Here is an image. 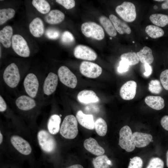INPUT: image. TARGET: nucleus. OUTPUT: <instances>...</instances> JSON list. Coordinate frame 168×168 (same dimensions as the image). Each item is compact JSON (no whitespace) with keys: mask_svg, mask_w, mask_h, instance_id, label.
<instances>
[{"mask_svg":"<svg viewBox=\"0 0 168 168\" xmlns=\"http://www.w3.org/2000/svg\"><path fill=\"white\" fill-rule=\"evenodd\" d=\"M65 15L61 11L57 9L51 10L45 18L46 21L51 24L60 23L64 19Z\"/></svg>","mask_w":168,"mask_h":168,"instance_id":"nucleus-26","label":"nucleus"},{"mask_svg":"<svg viewBox=\"0 0 168 168\" xmlns=\"http://www.w3.org/2000/svg\"><path fill=\"white\" fill-rule=\"evenodd\" d=\"M119 145L120 147L127 152L133 151L135 148L133 133L130 127L126 125L119 131Z\"/></svg>","mask_w":168,"mask_h":168,"instance_id":"nucleus-2","label":"nucleus"},{"mask_svg":"<svg viewBox=\"0 0 168 168\" xmlns=\"http://www.w3.org/2000/svg\"><path fill=\"white\" fill-rule=\"evenodd\" d=\"M75 57L78 59L89 61L95 60L97 55L95 51L89 47L82 44L77 45L74 50Z\"/></svg>","mask_w":168,"mask_h":168,"instance_id":"nucleus-11","label":"nucleus"},{"mask_svg":"<svg viewBox=\"0 0 168 168\" xmlns=\"http://www.w3.org/2000/svg\"><path fill=\"white\" fill-rule=\"evenodd\" d=\"M139 61L144 64H150L154 61V57L152 49L147 46L143 47L142 49L136 53Z\"/></svg>","mask_w":168,"mask_h":168,"instance_id":"nucleus-24","label":"nucleus"},{"mask_svg":"<svg viewBox=\"0 0 168 168\" xmlns=\"http://www.w3.org/2000/svg\"><path fill=\"white\" fill-rule=\"evenodd\" d=\"M94 168H108L111 162L106 155L99 156L92 161Z\"/></svg>","mask_w":168,"mask_h":168,"instance_id":"nucleus-29","label":"nucleus"},{"mask_svg":"<svg viewBox=\"0 0 168 168\" xmlns=\"http://www.w3.org/2000/svg\"><path fill=\"white\" fill-rule=\"evenodd\" d=\"M77 97L79 102L84 104L97 102L100 100L96 93L91 90H84L80 91Z\"/></svg>","mask_w":168,"mask_h":168,"instance_id":"nucleus-16","label":"nucleus"},{"mask_svg":"<svg viewBox=\"0 0 168 168\" xmlns=\"http://www.w3.org/2000/svg\"><path fill=\"white\" fill-rule=\"evenodd\" d=\"M143 161L142 158L138 156H135L130 161L128 168H142Z\"/></svg>","mask_w":168,"mask_h":168,"instance_id":"nucleus-39","label":"nucleus"},{"mask_svg":"<svg viewBox=\"0 0 168 168\" xmlns=\"http://www.w3.org/2000/svg\"><path fill=\"white\" fill-rule=\"evenodd\" d=\"M133 43H134V42L133 41Z\"/></svg>","mask_w":168,"mask_h":168,"instance_id":"nucleus-53","label":"nucleus"},{"mask_svg":"<svg viewBox=\"0 0 168 168\" xmlns=\"http://www.w3.org/2000/svg\"><path fill=\"white\" fill-rule=\"evenodd\" d=\"M81 73L87 77L94 78L99 77L101 74V68L96 63L84 61L80 66Z\"/></svg>","mask_w":168,"mask_h":168,"instance_id":"nucleus-8","label":"nucleus"},{"mask_svg":"<svg viewBox=\"0 0 168 168\" xmlns=\"http://www.w3.org/2000/svg\"><path fill=\"white\" fill-rule=\"evenodd\" d=\"M3 78L5 83L11 88L16 87L20 80V75L17 65L12 63L5 69L3 74Z\"/></svg>","mask_w":168,"mask_h":168,"instance_id":"nucleus-6","label":"nucleus"},{"mask_svg":"<svg viewBox=\"0 0 168 168\" xmlns=\"http://www.w3.org/2000/svg\"><path fill=\"white\" fill-rule=\"evenodd\" d=\"M160 80L164 88L168 90V69L161 72L160 75Z\"/></svg>","mask_w":168,"mask_h":168,"instance_id":"nucleus-40","label":"nucleus"},{"mask_svg":"<svg viewBox=\"0 0 168 168\" xmlns=\"http://www.w3.org/2000/svg\"><path fill=\"white\" fill-rule=\"evenodd\" d=\"M145 32L150 37L153 39L161 37L164 34V31L162 29L153 25L147 26L145 28Z\"/></svg>","mask_w":168,"mask_h":168,"instance_id":"nucleus-30","label":"nucleus"},{"mask_svg":"<svg viewBox=\"0 0 168 168\" xmlns=\"http://www.w3.org/2000/svg\"><path fill=\"white\" fill-rule=\"evenodd\" d=\"M12 34V28L9 26H5L0 31V42L5 47L8 48L11 46Z\"/></svg>","mask_w":168,"mask_h":168,"instance_id":"nucleus-23","label":"nucleus"},{"mask_svg":"<svg viewBox=\"0 0 168 168\" xmlns=\"http://www.w3.org/2000/svg\"><path fill=\"white\" fill-rule=\"evenodd\" d=\"M154 1H158V2H161V1H164V0H154Z\"/></svg>","mask_w":168,"mask_h":168,"instance_id":"nucleus-51","label":"nucleus"},{"mask_svg":"<svg viewBox=\"0 0 168 168\" xmlns=\"http://www.w3.org/2000/svg\"><path fill=\"white\" fill-rule=\"evenodd\" d=\"M133 136L135 147H143L149 144L152 139V137L149 134L135 132Z\"/></svg>","mask_w":168,"mask_h":168,"instance_id":"nucleus-18","label":"nucleus"},{"mask_svg":"<svg viewBox=\"0 0 168 168\" xmlns=\"http://www.w3.org/2000/svg\"><path fill=\"white\" fill-rule=\"evenodd\" d=\"M165 1L161 5V7L163 9H168V0Z\"/></svg>","mask_w":168,"mask_h":168,"instance_id":"nucleus-47","label":"nucleus"},{"mask_svg":"<svg viewBox=\"0 0 168 168\" xmlns=\"http://www.w3.org/2000/svg\"><path fill=\"white\" fill-rule=\"evenodd\" d=\"M61 122L60 117L57 114H53L50 117L48 122L47 128L51 134H55L59 132Z\"/></svg>","mask_w":168,"mask_h":168,"instance_id":"nucleus-25","label":"nucleus"},{"mask_svg":"<svg viewBox=\"0 0 168 168\" xmlns=\"http://www.w3.org/2000/svg\"><path fill=\"white\" fill-rule=\"evenodd\" d=\"M23 84L27 94L31 98H35L39 86V81L35 75L32 73L28 74L24 79Z\"/></svg>","mask_w":168,"mask_h":168,"instance_id":"nucleus-10","label":"nucleus"},{"mask_svg":"<svg viewBox=\"0 0 168 168\" xmlns=\"http://www.w3.org/2000/svg\"><path fill=\"white\" fill-rule=\"evenodd\" d=\"M77 121L72 115H69L64 118L60 130L61 135L68 139L74 138L78 133Z\"/></svg>","mask_w":168,"mask_h":168,"instance_id":"nucleus-1","label":"nucleus"},{"mask_svg":"<svg viewBox=\"0 0 168 168\" xmlns=\"http://www.w3.org/2000/svg\"><path fill=\"white\" fill-rule=\"evenodd\" d=\"M151 22L157 26L163 27L168 24V16L162 14H153L149 17Z\"/></svg>","mask_w":168,"mask_h":168,"instance_id":"nucleus-28","label":"nucleus"},{"mask_svg":"<svg viewBox=\"0 0 168 168\" xmlns=\"http://www.w3.org/2000/svg\"><path fill=\"white\" fill-rule=\"evenodd\" d=\"M146 39H148V37H146Z\"/></svg>","mask_w":168,"mask_h":168,"instance_id":"nucleus-52","label":"nucleus"},{"mask_svg":"<svg viewBox=\"0 0 168 168\" xmlns=\"http://www.w3.org/2000/svg\"><path fill=\"white\" fill-rule=\"evenodd\" d=\"M94 126L96 132L99 135L103 137L106 134L107 126L103 119L101 117L98 118L95 122Z\"/></svg>","mask_w":168,"mask_h":168,"instance_id":"nucleus-31","label":"nucleus"},{"mask_svg":"<svg viewBox=\"0 0 168 168\" xmlns=\"http://www.w3.org/2000/svg\"><path fill=\"white\" fill-rule=\"evenodd\" d=\"M115 11L123 20L128 22L133 21L136 17L135 7L130 2H124L116 7Z\"/></svg>","mask_w":168,"mask_h":168,"instance_id":"nucleus-5","label":"nucleus"},{"mask_svg":"<svg viewBox=\"0 0 168 168\" xmlns=\"http://www.w3.org/2000/svg\"><path fill=\"white\" fill-rule=\"evenodd\" d=\"M83 34L87 37H91L97 40H102L105 37L103 29L95 22L89 21L83 23L81 27Z\"/></svg>","mask_w":168,"mask_h":168,"instance_id":"nucleus-4","label":"nucleus"},{"mask_svg":"<svg viewBox=\"0 0 168 168\" xmlns=\"http://www.w3.org/2000/svg\"><path fill=\"white\" fill-rule=\"evenodd\" d=\"M10 141L13 147L21 154L27 155L31 153L32 148L30 144L20 136L13 135L11 138Z\"/></svg>","mask_w":168,"mask_h":168,"instance_id":"nucleus-12","label":"nucleus"},{"mask_svg":"<svg viewBox=\"0 0 168 168\" xmlns=\"http://www.w3.org/2000/svg\"><path fill=\"white\" fill-rule=\"evenodd\" d=\"M109 19L112 22L115 29L120 34H130L131 30L129 26L125 22L121 20L114 14H110Z\"/></svg>","mask_w":168,"mask_h":168,"instance_id":"nucleus-19","label":"nucleus"},{"mask_svg":"<svg viewBox=\"0 0 168 168\" xmlns=\"http://www.w3.org/2000/svg\"><path fill=\"white\" fill-rule=\"evenodd\" d=\"M15 13V10L12 8L0 10V24H3L7 21L12 18Z\"/></svg>","mask_w":168,"mask_h":168,"instance_id":"nucleus-33","label":"nucleus"},{"mask_svg":"<svg viewBox=\"0 0 168 168\" xmlns=\"http://www.w3.org/2000/svg\"><path fill=\"white\" fill-rule=\"evenodd\" d=\"M32 3L39 12L43 14L48 13L50 9L49 4L44 0H33Z\"/></svg>","mask_w":168,"mask_h":168,"instance_id":"nucleus-32","label":"nucleus"},{"mask_svg":"<svg viewBox=\"0 0 168 168\" xmlns=\"http://www.w3.org/2000/svg\"><path fill=\"white\" fill-rule=\"evenodd\" d=\"M99 21L110 36L114 37L116 35V31L110 19L105 16H101L99 18Z\"/></svg>","mask_w":168,"mask_h":168,"instance_id":"nucleus-27","label":"nucleus"},{"mask_svg":"<svg viewBox=\"0 0 168 168\" xmlns=\"http://www.w3.org/2000/svg\"><path fill=\"white\" fill-rule=\"evenodd\" d=\"M37 139L40 148L47 153L53 152L56 147V143L54 137L44 130H41L37 134Z\"/></svg>","mask_w":168,"mask_h":168,"instance_id":"nucleus-3","label":"nucleus"},{"mask_svg":"<svg viewBox=\"0 0 168 168\" xmlns=\"http://www.w3.org/2000/svg\"><path fill=\"white\" fill-rule=\"evenodd\" d=\"M58 77L55 73L50 72L46 78L43 85V90L44 94L50 95L56 90L58 83Z\"/></svg>","mask_w":168,"mask_h":168,"instance_id":"nucleus-14","label":"nucleus"},{"mask_svg":"<svg viewBox=\"0 0 168 168\" xmlns=\"http://www.w3.org/2000/svg\"><path fill=\"white\" fill-rule=\"evenodd\" d=\"M58 75L61 82L66 86L74 88L77 86V79L75 74L66 66L60 67Z\"/></svg>","mask_w":168,"mask_h":168,"instance_id":"nucleus-9","label":"nucleus"},{"mask_svg":"<svg viewBox=\"0 0 168 168\" xmlns=\"http://www.w3.org/2000/svg\"><path fill=\"white\" fill-rule=\"evenodd\" d=\"M16 104L19 109L23 110H30L36 105L35 100L31 97L26 95L18 97L16 100Z\"/></svg>","mask_w":168,"mask_h":168,"instance_id":"nucleus-20","label":"nucleus"},{"mask_svg":"<svg viewBox=\"0 0 168 168\" xmlns=\"http://www.w3.org/2000/svg\"><path fill=\"white\" fill-rule=\"evenodd\" d=\"M166 165L168 168V150L167 151L166 154Z\"/></svg>","mask_w":168,"mask_h":168,"instance_id":"nucleus-49","label":"nucleus"},{"mask_svg":"<svg viewBox=\"0 0 168 168\" xmlns=\"http://www.w3.org/2000/svg\"><path fill=\"white\" fill-rule=\"evenodd\" d=\"M3 140V136L1 132H0V144H1Z\"/></svg>","mask_w":168,"mask_h":168,"instance_id":"nucleus-48","label":"nucleus"},{"mask_svg":"<svg viewBox=\"0 0 168 168\" xmlns=\"http://www.w3.org/2000/svg\"><path fill=\"white\" fill-rule=\"evenodd\" d=\"M164 163L163 161L157 157L151 158L146 168H163Z\"/></svg>","mask_w":168,"mask_h":168,"instance_id":"nucleus-37","label":"nucleus"},{"mask_svg":"<svg viewBox=\"0 0 168 168\" xmlns=\"http://www.w3.org/2000/svg\"><path fill=\"white\" fill-rule=\"evenodd\" d=\"M148 90L152 93L159 94L162 91V88L160 82L156 79L150 82L149 83Z\"/></svg>","mask_w":168,"mask_h":168,"instance_id":"nucleus-35","label":"nucleus"},{"mask_svg":"<svg viewBox=\"0 0 168 168\" xmlns=\"http://www.w3.org/2000/svg\"><path fill=\"white\" fill-rule=\"evenodd\" d=\"M45 35L49 39L56 40L60 36V33L59 30L54 28H49L45 32Z\"/></svg>","mask_w":168,"mask_h":168,"instance_id":"nucleus-38","label":"nucleus"},{"mask_svg":"<svg viewBox=\"0 0 168 168\" xmlns=\"http://www.w3.org/2000/svg\"><path fill=\"white\" fill-rule=\"evenodd\" d=\"M161 124L165 130L168 131V115H165L162 118Z\"/></svg>","mask_w":168,"mask_h":168,"instance_id":"nucleus-43","label":"nucleus"},{"mask_svg":"<svg viewBox=\"0 0 168 168\" xmlns=\"http://www.w3.org/2000/svg\"><path fill=\"white\" fill-rule=\"evenodd\" d=\"M84 146L88 151L96 156L102 155L105 152L104 149L99 145L96 140L92 138L85 140Z\"/></svg>","mask_w":168,"mask_h":168,"instance_id":"nucleus-17","label":"nucleus"},{"mask_svg":"<svg viewBox=\"0 0 168 168\" xmlns=\"http://www.w3.org/2000/svg\"><path fill=\"white\" fill-rule=\"evenodd\" d=\"M154 8L155 9H157V6H156V5L154 6Z\"/></svg>","mask_w":168,"mask_h":168,"instance_id":"nucleus-50","label":"nucleus"},{"mask_svg":"<svg viewBox=\"0 0 168 168\" xmlns=\"http://www.w3.org/2000/svg\"><path fill=\"white\" fill-rule=\"evenodd\" d=\"M61 42L65 45H70L74 43L75 38L73 35L70 32L66 31L62 35Z\"/></svg>","mask_w":168,"mask_h":168,"instance_id":"nucleus-36","label":"nucleus"},{"mask_svg":"<svg viewBox=\"0 0 168 168\" xmlns=\"http://www.w3.org/2000/svg\"><path fill=\"white\" fill-rule=\"evenodd\" d=\"M145 101L149 107L156 110L162 109L165 106L163 99L159 96H147L145 99Z\"/></svg>","mask_w":168,"mask_h":168,"instance_id":"nucleus-22","label":"nucleus"},{"mask_svg":"<svg viewBox=\"0 0 168 168\" xmlns=\"http://www.w3.org/2000/svg\"><path fill=\"white\" fill-rule=\"evenodd\" d=\"M121 60L126 61L129 65H133L138 63L139 58L134 52H129L122 54L120 56Z\"/></svg>","mask_w":168,"mask_h":168,"instance_id":"nucleus-34","label":"nucleus"},{"mask_svg":"<svg viewBox=\"0 0 168 168\" xmlns=\"http://www.w3.org/2000/svg\"><path fill=\"white\" fill-rule=\"evenodd\" d=\"M145 72L143 74L145 77H147L149 76L152 73V68L150 64H144Z\"/></svg>","mask_w":168,"mask_h":168,"instance_id":"nucleus-44","label":"nucleus"},{"mask_svg":"<svg viewBox=\"0 0 168 168\" xmlns=\"http://www.w3.org/2000/svg\"><path fill=\"white\" fill-rule=\"evenodd\" d=\"M129 66V65L126 61L121 60L118 68V71L119 73L125 72L128 70Z\"/></svg>","mask_w":168,"mask_h":168,"instance_id":"nucleus-42","label":"nucleus"},{"mask_svg":"<svg viewBox=\"0 0 168 168\" xmlns=\"http://www.w3.org/2000/svg\"><path fill=\"white\" fill-rule=\"evenodd\" d=\"M31 34L36 37L42 35L44 32V25L42 21L39 18L34 19L30 22L29 26Z\"/></svg>","mask_w":168,"mask_h":168,"instance_id":"nucleus-21","label":"nucleus"},{"mask_svg":"<svg viewBox=\"0 0 168 168\" xmlns=\"http://www.w3.org/2000/svg\"><path fill=\"white\" fill-rule=\"evenodd\" d=\"M7 108V105L4 100L0 96V111L3 112L5 111Z\"/></svg>","mask_w":168,"mask_h":168,"instance_id":"nucleus-45","label":"nucleus"},{"mask_svg":"<svg viewBox=\"0 0 168 168\" xmlns=\"http://www.w3.org/2000/svg\"><path fill=\"white\" fill-rule=\"evenodd\" d=\"M66 168H83L82 166L79 164H75L70 166Z\"/></svg>","mask_w":168,"mask_h":168,"instance_id":"nucleus-46","label":"nucleus"},{"mask_svg":"<svg viewBox=\"0 0 168 168\" xmlns=\"http://www.w3.org/2000/svg\"><path fill=\"white\" fill-rule=\"evenodd\" d=\"M12 45L14 51L19 56L23 57L29 56V47L26 40L21 35H13L12 38Z\"/></svg>","mask_w":168,"mask_h":168,"instance_id":"nucleus-7","label":"nucleus"},{"mask_svg":"<svg viewBox=\"0 0 168 168\" xmlns=\"http://www.w3.org/2000/svg\"><path fill=\"white\" fill-rule=\"evenodd\" d=\"M76 118L80 124L83 127L90 130L95 128V122L92 115L85 114L82 110H79L77 113Z\"/></svg>","mask_w":168,"mask_h":168,"instance_id":"nucleus-15","label":"nucleus"},{"mask_svg":"<svg viewBox=\"0 0 168 168\" xmlns=\"http://www.w3.org/2000/svg\"><path fill=\"white\" fill-rule=\"evenodd\" d=\"M136 82L132 80L124 83L120 90V95L124 100H129L133 99L135 96L136 92Z\"/></svg>","mask_w":168,"mask_h":168,"instance_id":"nucleus-13","label":"nucleus"},{"mask_svg":"<svg viewBox=\"0 0 168 168\" xmlns=\"http://www.w3.org/2000/svg\"><path fill=\"white\" fill-rule=\"evenodd\" d=\"M56 1L67 9H71L75 6V1L73 0H56Z\"/></svg>","mask_w":168,"mask_h":168,"instance_id":"nucleus-41","label":"nucleus"}]
</instances>
